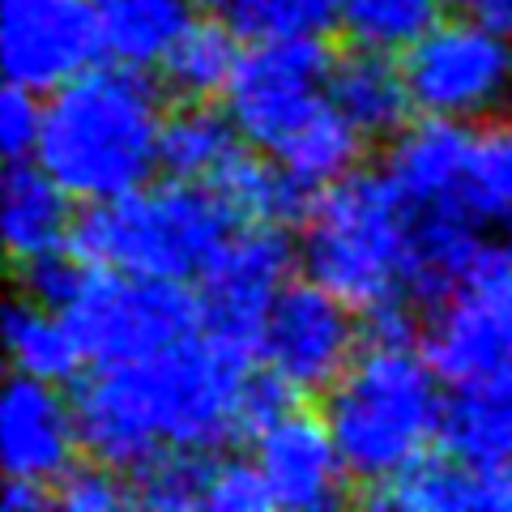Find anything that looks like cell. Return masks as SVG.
I'll use <instances>...</instances> for the list:
<instances>
[{
    "label": "cell",
    "mask_w": 512,
    "mask_h": 512,
    "mask_svg": "<svg viewBox=\"0 0 512 512\" xmlns=\"http://www.w3.org/2000/svg\"><path fill=\"white\" fill-rule=\"evenodd\" d=\"M252 359L192 333L137 363L99 367L77 393V427L90 461L133 478L171 448L218 453L244 436Z\"/></svg>",
    "instance_id": "1"
},
{
    "label": "cell",
    "mask_w": 512,
    "mask_h": 512,
    "mask_svg": "<svg viewBox=\"0 0 512 512\" xmlns=\"http://www.w3.org/2000/svg\"><path fill=\"white\" fill-rule=\"evenodd\" d=\"M167 103L146 69H82L43 107L39 167L73 201H111L163 171Z\"/></svg>",
    "instance_id": "2"
},
{
    "label": "cell",
    "mask_w": 512,
    "mask_h": 512,
    "mask_svg": "<svg viewBox=\"0 0 512 512\" xmlns=\"http://www.w3.org/2000/svg\"><path fill=\"white\" fill-rule=\"evenodd\" d=\"M320 414L338 440L350 478L367 491L410 470L440 440V372L419 346H363L320 393Z\"/></svg>",
    "instance_id": "3"
},
{
    "label": "cell",
    "mask_w": 512,
    "mask_h": 512,
    "mask_svg": "<svg viewBox=\"0 0 512 512\" xmlns=\"http://www.w3.org/2000/svg\"><path fill=\"white\" fill-rule=\"evenodd\" d=\"M235 222L210 184H141L124 197L94 201L73 227V252L103 269L188 282L214 265Z\"/></svg>",
    "instance_id": "4"
},
{
    "label": "cell",
    "mask_w": 512,
    "mask_h": 512,
    "mask_svg": "<svg viewBox=\"0 0 512 512\" xmlns=\"http://www.w3.org/2000/svg\"><path fill=\"white\" fill-rule=\"evenodd\" d=\"M303 227V269L350 308L372 312L389 299H410L414 227L384 171H350L329 184L308 210Z\"/></svg>",
    "instance_id": "5"
},
{
    "label": "cell",
    "mask_w": 512,
    "mask_h": 512,
    "mask_svg": "<svg viewBox=\"0 0 512 512\" xmlns=\"http://www.w3.org/2000/svg\"><path fill=\"white\" fill-rule=\"evenodd\" d=\"M64 316L73 320L86 355L99 367H111L163 355V350L192 338L201 329V299L171 278L90 265L82 295Z\"/></svg>",
    "instance_id": "6"
},
{
    "label": "cell",
    "mask_w": 512,
    "mask_h": 512,
    "mask_svg": "<svg viewBox=\"0 0 512 512\" xmlns=\"http://www.w3.org/2000/svg\"><path fill=\"white\" fill-rule=\"evenodd\" d=\"M402 73L423 116L487 124L512 107V43L470 18H440L406 47Z\"/></svg>",
    "instance_id": "7"
},
{
    "label": "cell",
    "mask_w": 512,
    "mask_h": 512,
    "mask_svg": "<svg viewBox=\"0 0 512 512\" xmlns=\"http://www.w3.org/2000/svg\"><path fill=\"white\" fill-rule=\"evenodd\" d=\"M333 56L325 39H256L235 64L227 111L252 150L278 154L329 103Z\"/></svg>",
    "instance_id": "8"
},
{
    "label": "cell",
    "mask_w": 512,
    "mask_h": 512,
    "mask_svg": "<svg viewBox=\"0 0 512 512\" xmlns=\"http://www.w3.org/2000/svg\"><path fill=\"white\" fill-rule=\"evenodd\" d=\"M295 248L282 227L244 222L201 274V333L244 359H261V333L291 282Z\"/></svg>",
    "instance_id": "9"
},
{
    "label": "cell",
    "mask_w": 512,
    "mask_h": 512,
    "mask_svg": "<svg viewBox=\"0 0 512 512\" xmlns=\"http://www.w3.org/2000/svg\"><path fill=\"white\" fill-rule=\"evenodd\" d=\"M316 278L286 282L261 333V363L299 397L325 393L363 350V320Z\"/></svg>",
    "instance_id": "10"
},
{
    "label": "cell",
    "mask_w": 512,
    "mask_h": 512,
    "mask_svg": "<svg viewBox=\"0 0 512 512\" xmlns=\"http://www.w3.org/2000/svg\"><path fill=\"white\" fill-rule=\"evenodd\" d=\"M423 350L444 380L512 363V244H491L466 286L431 308Z\"/></svg>",
    "instance_id": "11"
},
{
    "label": "cell",
    "mask_w": 512,
    "mask_h": 512,
    "mask_svg": "<svg viewBox=\"0 0 512 512\" xmlns=\"http://www.w3.org/2000/svg\"><path fill=\"white\" fill-rule=\"evenodd\" d=\"M5 73L26 90H56L103 52L99 9L86 0H0Z\"/></svg>",
    "instance_id": "12"
},
{
    "label": "cell",
    "mask_w": 512,
    "mask_h": 512,
    "mask_svg": "<svg viewBox=\"0 0 512 512\" xmlns=\"http://www.w3.org/2000/svg\"><path fill=\"white\" fill-rule=\"evenodd\" d=\"M256 466L274 495V508L316 512L346 504V483H355L338 453V440L325 414L303 410L299 402L278 414L265 431H256Z\"/></svg>",
    "instance_id": "13"
},
{
    "label": "cell",
    "mask_w": 512,
    "mask_h": 512,
    "mask_svg": "<svg viewBox=\"0 0 512 512\" xmlns=\"http://www.w3.org/2000/svg\"><path fill=\"white\" fill-rule=\"evenodd\" d=\"M82 448L77 406L64 402L60 384L39 376H13L0 402V453H5L9 478L56 487L73 470Z\"/></svg>",
    "instance_id": "14"
},
{
    "label": "cell",
    "mask_w": 512,
    "mask_h": 512,
    "mask_svg": "<svg viewBox=\"0 0 512 512\" xmlns=\"http://www.w3.org/2000/svg\"><path fill=\"white\" fill-rule=\"evenodd\" d=\"M470 163H474V133L461 120L427 116L393 137L384 154V175L406 201V210H444V205H474L470 201Z\"/></svg>",
    "instance_id": "15"
},
{
    "label": "cell",
    "mask_w": 512,
    "mask_h": 512,
    "mask_svg": "<svg viewBox=\"0 0 512 512\" xmlns=\"http://www.w3.org/2000/svg\"><path fill=\"white\" fill-rule=\"evenodd\" d=\"M363 500L397 512H512V461L470 466L453 453L419 457L410 470L367 491Z\"/></svg>",
    "instance_id": "16"
},
{
    "label": "cell",
    "mask_w": 512,
    "mask_h": 512,
    "mask_svg": "<svg viewBox=\"0 0 512 512\" xmlns=\"http://www.w3.org/2000/svg\"><path fill=\"white\" fill-rule=\"evenodd\" d=\"M440 444L470 466H508L512 461V363L453 380L444 397Z\"/></svg>",
    "instance_id": "17"
},
{
    "label": "cell",
    "mask_w": 512,
    "mask_h": 512,
    "mask_svg": "<svg viewBox=\"0 0 512 512\" xmlns=\"http://www.w3.org/2000/svg\"><path fill=\"white\" fill-rule=\"evenodd\" d=\"M329 103L338 107L367 141L397 137L406 128V111H414L402 64H393L389 52L355 47V43L333 56Z\"/></svg>",
    "instance_id": "18"
},
{
    "label": "cell",
    "mask_w": 512,
    "mask_h": 512,
    "mask_svg": "<svg viewBox=\"0 0 512 512\" xmlns=\"http://www.w3.org/2000/svg\"><path fill=\"white\" fill-rule=\"evenodd\" d=\"M69 192H64L52 175L35 163H9L5 171V192H0V205H5V248L13 269L26 261H39L47 252L73 248V214H69Z\"/></svg>",
    "instance_id": "19"
},
{
    "label": "cell",
    "mask_w": 512,
    "mask_h": 512,
    "mask_svg": "<svg viewBox=\"0 0 512 512\" xmlns=\"http://www.w3.org/2000/svg\"><path fill=\"white\" fill-rule=\"evenodd\" d=\"M248 154V137L239 133L231 111L214 103H180L167 111L163 128V171L167 180L218 184Z\"/></svg>",
    "instance_id": "20"
},
{
    "label": "cell",
    "mask_w": 512,
    "mask_h": 512,
    "mask_svg": "<svg viewBox=\"0 0 512 512\" xmlns=\"http://www.w3.org/2000/svg\"><path fill=\"white\" fill-rule=\"evenodd\" d=\"M103 56L128 69H158L192 26V0H99Z\"/></svg>",
    "instance_id": "21"
},
{
    "label": "cell",
    "mask_w": 512,
    "mask_h": 512,
    "mask_svg": "<svg viewBox=\"0 0 512 512\" xmlns=\"http://www.w3.org/2000/svg\"><path fill=\"white\" fill-rule=\"evenodd\" d=\"M5 350H9L13 372L52 380V384H69L90 359L73 320L26 295L13 299L5 312Z\"/></svg>",
    "instance_id": "22"
},
{
    "label": "cell",
    "mask_w": 512,
    "mask_h": 512,
    "mask_svg": "<svg viewBox=\"0 0 512 512\" xmlns=\"http://www.w3.org/2000/svg\"><path fill=\"white\" fill-rule=\"evenodd\" d=\"M239 56H244V47H239V30L231 26V18H192V26L158 69H163V82L175 94V103H214L218 94H227Z\"/></svg>",
    "instance_id": "23"
},
{
    "label": "cell",
    "mask_w": 512,
    "mask_h": 512,
    "mask_svg": "<svg viewBox=\"0 0 512 512\" xmlns=\"http://www.w3.org/2000/svg\"><path fill=\"white\" fill-rule=\"evenodd\" d=\"M453 0H342L338 26L346 43L376 52H406L444 18Z\"/></svg>",
    "instance_id": "24"
},
{
    "label": "cell",
    "mask_w": 512,
    "mask_h": 512,
    "mask_svg": "<svg viewBox=\"0 0 512 512\" xmlns=\"http://www.w3.org/2000/svg\"><path fill=\"white\" fill-rule=\"evenodd\" d=\"M214 470H218V453H205V448H171V453L154 457L150 466H141L128 483H133V500L141 508L188 512V508H210Z\"/></svg>",
    "instance_id": "25"
},
{
    "label": "cell",
    "mask_w": 512,
    "mask_h": 512,
    "mask_svg": "<svg viewBox=\"0 0 512 512\" xmlns=\"http://www.w3.org/2000/svg\"><path fill=\"white\" fill-rule=\"evenodd\" d=\"M222 9L244 39H316L338 26L342 0H227Z\"/></svg>",
    "instance_id": "26"
},
{
    "label": "cell",
    "mask_w": 512,
    "mask_h": 512,
    "mask_svg": "<svg viewBox=\"0 0 512 512\" xmlns=\"http://www.w3.org/2000/svg\"><path fill=\"white\" fill-rule=\"evenodd\" d=\"M470 201L487 222H512V111L474 133Z\"/></svg>",
    "instance_id": "27"
},
{
    "label": "cell",
    "mask_w": 512,
    "mask_h": 512,
    "mask_svg": "<svg viewBox=\"0 0 512 512\" xmlns=\"http://www.w3.org/2000/svg\"><path fill=\"white\" fill-rule=\"evenodd\" d=\"M137 504L133 500V483L128 474L111 470V466H82V470H69L56 483V508H69V512H116Z\"/></svg>",
    "instance_id": "28"
},
{
    "label": "cell",
    "mask_w": 512,
    "mask_h": 512,
    "mask_svg": "<svg viewBox=\"0 0 512 512\" xmlns=\"http://www.w3.org/2000/svg\"><path fill=\"white\" fill-rule=\"evenodd\" d=\"M274 495L265 487V474L256 466V457H218V470H214V487H210V508L214 512H256V508H269Z\"/></svg>",
    "instance_id": "29"
},
{
    "label": "cell",
    "mask_w": 512,
    "mask_h": 512,
    "mask_svg": "<svg viewBox=\"0 0 512 512\" xmlns=\"http://www.w3.org/2000/svg\"><path fill=\"white\" fill-rule=\"evenodd\" d=\"M39 90H26L18 82H9L5 99H0V150L9 163L30 158L39 150V133H43V107L35 99Z\"/></svg>",
    "instance_id": "30"
},
{
    "label": "cell",
    "mask_w": 512,
    "mask_h": 512,
    "mask_svg": "<svg viewBox=\"0 0 512 512\" xmlns=\"http://www.w3.org/2000/svg\"><path fill=\"white\" fill-rule=\"evenodd\" d=\"M453 9L512 43V0H453Z\"/></svg>",
    "instance_id": "31"
},
{
    "label": "cell",
    "mask_w": 512,
    "mask_h": 512,
    "mask_svg": "<svg viewBox=\"0 0 512 512\" xmlns=\"http://www.w3.org/2000/svg\"><path fill=\"white\" fill-rule=\"evenodd\" d=\"M201 5H214V9H222V5H227V0H201Z\"/></svg>",
    "instance_id": "32"
}]
</instances>
